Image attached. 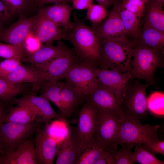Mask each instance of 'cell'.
I'll return each instance as SVG.
<instances>
[{
    "label": "cell",
    "mask_w": 164,
    "mask_h": 164,
    "mask_svg": "<svg viewBox=\"0 0 164 164\" xmlns=\"http://www.w3.org/2000/svg\"><path fill=\"white\" fill-rule=\"evenodd\" d=\"M32 86L29 83H12L0 77V100L7 105L18 96L29 92Z\"/></svg>",
    "instance_id": "26"
},
{
    "label": "cell",
    "mask_w": 164,
    "mask_h": 164,
    "mask_svg": "<svg viewBox=\"0 0 164 164\" xmlns=\"http://www.w3.org/2000/svg\"><path fill=\"white\" fill-rule=\"evenodd\" d=\"M39 124L36 121L27 124L3 123L0 128V155L14 150L30 138Z\"/></svg>",
    "instance_id": "7"
},
{
    "label": "cell",
    "mask_w": 164,
    "mask_h": 164,
    "mask_svg": "<svg viewBox=\"0 0 164 164\" xmlns=\"http://www.w3.org/2000/svg\"><path fill=\"white\" fill-rule=\"evenodd\" d=\"M44 129L40 130L34 139L38 164H52L57 152V144L49 134L47 124Z\"/></svg>",
    "instance_id": "16"
},
{
    "label": "cell",
    "mask_w": 164,
    "mask_h": 164,
    "mask_svg": "<svg viewBox=\"0 0 164 164\" xmlns=\"http://www.w3.org/2000/svg\"><path fill=\"white\" fill-rule=\"evenodd\" d=\"M9 81L15 84L29 83L32 85L29 92L36 94L40 87L45 82L36 69L32 65L21 64L11 73L5 77Z\"/></svg>",
    "instance_id": "19"
},
{
    "label": "cell",
    "mask_w": 164,
    "mask_h": 164,
    "mask_svg": "<svg viewBox=\"0 0 164 164\" xmlns=\"http://www.w3.org/2000/svg\"><path fill=\"white\" fill-rule=\"evenodd\" d=\"M73 48L43 64L33 66L45 81H57L65 79L70 70L79 61Z\"/></svg>",
    "instance_id": "10"
},
{
    "label": "cell",
    "mask_w": 164,
    "mask_h": 164,
    "mask_svg": "<svg viewBox=\"0 0 164 164\" xmlns=\"http://www.w3.org/2000/svg\"><path fill=\"white\" fill-rule=\"evenodd\" d=\"M119 3V9L124 25L125 34L131 40L136 38L139 33L142 26V21L132 13L121 7Z\"/></svg>",
    "instance_id": "29"
},
{
    "label": "cell",
    "mask_w": 164,
    "mask_h": 164,
    "mask_svg": "<svg viewBox=\"0 0 164 164\" xmlns=\"http://www.w3.org/2000/svg\"><path fill=\"white\" fill-rule=\"evenodd\" d=\"M49 101L43 97L29 92L20 98H15L12 103L24 104L30 107L36 113L35 121L39 123L46 124L53 119H63L60 113H57L53 109Z\"/></svg>",
    "instance_id": "11"
},
{
    "label": "cell",
    "mask_w": 164,
    "mask_h": 164,
    "mask_svg": "<svg viewBox=\"0 0 164 164\" xmlns=\"http://www.w3.org/2000/svg\"><path fill=\"white\" fill-rule=\"evenodd\" d=\"M98 67L95 64L79 60L67 74L65 78L66 81L86 97L92 93L97 85L96 70Z\"/></svg>",
    "instance_id": "6"
},
{
    "label": "cell",
    "mask_w": 164,
    "mask_h": 164,
    "mask_svg": "<svg viewBox=\"0 0 164 164\" xmlns=\"http://www.w3.org/2000/svg\"><path fill=\"white\" fill-rule=\"evenodd\" d=\"M35 1L39 9L47 4L53 3L68 4L71 2V0H35Z\"/></svg>",
    "instance_id": "44"
},
{
    "label": "cell",
    "mask_w": 164,
    "mask_h": 164,
    "mask_svg": "<svg viewBox=\"0 0 164 164\" xmlns=\"http://www.w3.org/2000/svg\"><path fill=\"white\" fill-rule=\"evenodd\" d=\"M121 148L116 150L114 164H133L135 162L132 149L135 145L124 144L120 145Z\"/></svg>",
    "instance_id": "35"
},
{
    "label": "cell",
    "mask_w": 164,
    "mask_h": 164,
    "mask_svg": "<svg viewBox=\"0 0 164 164\" xmlns=\"http://www.w3.org/2000/svg\"><path fill=\"white\" fill-rule=\"evenodd\" d=\"M98 4L103 7L107 10L111 6L117 2L121 3L124 0H96Z\"/></svg>",
    "instance_id": "46"
},
{
    "label": "cell",
    "mask_w": 164,
    "mask_h": 164,
    "mask_svg": "<svg viewBox=\"0 0 164 164\" xmlns=\"http://www.w3.org/2000/svg\"><path fill=\"white\" fill-rule=\"evenodd\" d=\"M0 0L13 16H32L38 9L35 0Z\"/></svg>",
    "instance_id": "28"
},
{
    "label": "cell",
    "mask_w": 164,
    "mask_h": 164,
    "mask_svg": "<svg viewBox=\"0 0 164 164\" xmlns=\"http://www.w3.org/2000/svg\"><path fill=\"white\" fill-rule=\"evenodd\" d=\"M107 10L99 4H92L88 9L86 16L84 20H89L94 28L107 16Z\"/></svg>",
    "instance_id": "34"
},
{
    "label": "cell",
    "mask_w": 164,
    "mask_h": 164,
    "mask_svg": "<svg viewBox=\"0 0 164 164\" xmlns=\"http://www.w3.org/2000/svg\"><path fill=\"white\" fill-rule=\"evenodd\" d=\"M3 23L0 22V36L3 31L2 27Z\"/></svg>",
    "instance_id": "47"
},
{
    "label": "cell",
    "mask_w": 164,
    "mask_h": 164,
    "mask_svg": "<svg viewBox=\"0 0 164 164\" xmlns=\"http://www.w3.org/2000/svg\"><path fill=\"white\" fill-rule=\"evenodd\" d=\"M32 31L42 43L51 44L55 41L67 39V31L46 16L37 13Z\"/></svg>",
    "instance_id": "15"
},
{
    "label": "cell",
    "mask_w": 164,
    "mask_h": 164,
    "mask_svg": "<svg viewBox=\"0 0 164 164\" xmlns=\"http://www.w3.org/2000/svg\"><path fill=\"white\" fill-rule=\"evenodd\" d=\"M24 47L0 42V57L5 59H14L21 60L26 57Z\"/></svg>",
    "instance_id": "32"
},
{
    "label": "cell",
    "mask_w": 164,
    "mask_h": 164,
    "mask_svg": "<svg viewBox=\"0 0 164 164\" xmlns=\"http://www.w3.org/2000/svg\"></svg>",
    "instance_id": "50"
},
{
    "label": "cell",
    "mask_w": 164,
    "mask_h": 164,
    "mask_svg": "<svg viewBox=\"0 0 164 164\" xmlns=\"http://www.w3.org/2000/svg\"><path fill=\"white\" fill-rule=\"evenodd\" d=\"M163 93L159 92H154L148 98V109L155 114H164Z\"/></svg>",
    "instance_id": "36"
},
{
    "label": "cell",
    "mask_w": 164,
    "mask_h": 164,
    "mask_svg": "<svg viewBox=\"0 0 164 164\" xmlns=\"http://www.w3.org/2000/svg\"><path fill=\"white\" fill-rule=\"evenodd\" d=\"M1 61V60H0V61Z\"/></svg>",
    "instance_id": "51"
},
{
    "label": "cell",
    "mask_w": 164,
    "mask_h": 164,
    "mask_svg": "<svg viewBox=\"0 0 164 164\" xmlns=\"http://www.w3.org/2000/svg\"><path fill=\"white\" fill-rule=\"evenodd\" d=\"M62 82L57 81H45L40 87V96L53 103L58 108L60 113L62 110L61 92Z\"/></svg>",
    "instance_id": "30"
},
{
    "label": "cell",
    "mask_w": 164,
    "mask_h": 164,
    "mask_svg": "<svg viewBox=\"0 0 164 164\" xmlns=\"http://www.w3.org/2000/svg\"><path fill=\"white\" fill-rule=\"evenodd\" d=\"M160 125L142 124L140 121L123 115L120 119L116 141L114 144H150L159 140L158 130Z\"/></svg>",
    "instance_id": "4"
},
{
    "label": "cell",
    "mask_w": 164,
    "mask_h": 164,
    "mask_svg": "<svg viewBox=\"0 0 164 164\" xmlns=\"http://www.w3.org/2000/svg\"><path fill=\"white\" fill-rule=\"evenodd\" d=\"M85 100L70 84L62 82L61 101L62 110L60 113L63 118L70 116L80 104Z\"/></svg>",
    "instance_id": "23"
},
{
    "label": "cell",
    "mask_w": 164,
    "mask_h": 164,
    "mask_svg": "<svg viewBox=\"0 0 164 164\" xmlns=\"http://www.w3.org/2000/svg\"><path fill=\"white\" fill-rule=\"evenodd\" d=\"M142 2H144L145 4L147 2L148 0H141Z\"/></svg>",
    "instance_id": "49"
},
{
    "label": "cell",
    "mask_w": 164,
    "mask_h": 164,
    "mask_svg": "<svg viewBox=\"0 0 164 164\" xmlns=\"http://www.w3.org/2000/svg\"><path fill=\"white\" fill-rule=\"evenodd\" d=\"M132 47L143 46L164 52V32L142 25L136 38L131 41Z\"/></svg>",
    "instance_id": "22"
},
{
    "label": "cell",
    "mask_w": 164,
    "mask_h": 164,
    "mask_svg": "<svg viewBox=\"0 0 164 164\" xmlns=\"http://www.w3.org/2000/svg\"><path fill=\"white\" fill-rule=\"evenodd\" d=\"M163 5L155 0H148L145 3V10L142 25L164 32Z\"/></svg>",
    "instance_id": "25"
},
{
    "label": "cell",
    "mask_w": 164,
    "mask_h": 164,
    "mask_svg": "<svg viewBox=\"0 0 164 164\" xmlns=\"http://www.w3.org/2000/svg\"><path fill=\"white\" fill-rule=\"evenodd\" d=\"M116 150L112 148L106 149L95 164H114Z\"/></svg>",
    "instance_id": "41"
},
{
    "label": "cell",
    "mask_w": 164,
    "mask_h": 164,
    "mask_svg": "<svg viewBox=\"0 0 164 164\" xmlns=\"http://www.w3.org/2000/svg\"><path fill=\"white\" fill-rule=\"evenodd\" d=\"M7 105L0 100V128L4 123L5 117L9 110L7 108Z\"/></svg>",
    "instance_id": "45"
},
{
    "label": "cell",
    "mask_w": 164,
    "mask_h": 164,
    "mask_svg": "<svg viewBox=\"0 0 164 164\" xmlns=\"http://www.w3.org/2000/svg\"><path fill=\"white\" fill-rule=\"evenodd\" d=\"M106 149L95 141L79 154L75 164H95Z\"/></svg>",
    "instance_id": "31"
},
{
    "label": "cell",
    "mask_w": 164,
    "mask_h": 164,
    "mask_svg": "<svg viewBox=\"0 0 164 164\" xmlns=\"http://www.w3.org/2000/svg\"><path fill=\"white\" fill-rule=\"evenodd\" d=\"M73 9L67 3H58L39 8L37 13L46 16L67 31L73 26L70 19Z\"/></svg>",
    "instance_id": "20"
},
{
    "label": "cell",
    "mask_w": 164,
    "mask_h": 164,
    "mask_svg": "<svg viewBox=\"0 0 164 164\" xmlns=\"http://www.w3.org/2000/svg\"><path fill=\"white\" fill-rule=\"evenodd\" d=\"M164 52L143 46L132 47L129 72L134 78L145 80L149 86L155 83L156 70L164 66Z\"/></svg>",
    "instance_id": "3"
},
{
    "label": "cell",
    "mask_w": 164,
    "mask_h": 164,
    "mask_svg": "<svg viewBox=\"0 0 164 164\" xmlns=\"http://www.w3.org/2000/svg\"><path fill=\"white\" fill-rule=\"evenodd\" d=\"M12 16L5 5L0 0V22L3 24L9 20Z\"/></svg>",
    "instance_id": "43"
},
{
    "label": "cell",
    "mask_w": 164,
    "mask_h": 164,
    "mask_svg": "<svg viewBox=\"0 0 164 164\" xmlns=\"http://www.w3.org/2000/svg\"><path fill=\"white\" fill-rule=\"evenodd\" d=\"M141 145L145 150L155 156L158 154L164 155V140L159 139L150 144H143Z\"/></svg>",
    "instance_id": "40"
},
{
    "label": "cell",
    "mask_w": 164,
    "mask_h": 164,
    "mask_svg": "<svg viewBox=\"0 0 164 164\" xmlns=\"http://www.w3.org/2000/svg\"><path fill=\"white\" fill-rule=\"evenodd\" d=\"M22 61L14 59H8L0 61V77H5L12 72L22 64Z\"/></svg>",
    "instance_id": "39"
},
{
    "label": "cell",
    "mask_w": 164,
    "mask_h": 164,
    "mask_svg": "<svg viewBox=\"0 0 164 164\" xmlns=\"http://www.w3.org/2000/svg\"><path fill=\"white\" fill-rule=\"evenodd\" d=\"M85 99L98 109L123 115L121 103L116 93L110 88L98 81L96 88Z\"/></svg>",
    "instance_id": "12"
},
{
    "label": "cell",
    "mask_w": 164,
    "mask_h": 164,
    "mask_svg": "<svg viewBox=\"0 0 164 164\" xmlns=\"http://www.w3.org/2000/svg\"><path fill=\"white\" fill-rule=\"evenodd\" d=\"M119 2H116L112 5L104 21L93 28L100 40L126 36L119 11Z\"/></svg>",
    "instance_id": "14"
},
{
    "label": "cell",
    "mask_w": 164,
    "mask_h": 164,
    "mask_svg": "<svg viewBox=\"0 0 164 164\" xmlns=\"http://www.w3.org/2000/svg\"><path fill=\"white\" fill-rule=\"evenodd\" d=\"M9 109L4 123L10 122L21 124H27L35 121L36 114L29 106L18 104Z\"/></svg>",
    "instance_id": "27"
},
{
    "label": "cell",
    "mask_w": 164,
    "mask_h": 164,
    "mask_svg": "<svg viewBox=\"0 0 164 164\" xmlns=\"http://www.w3.org/2000/svg\"><path fill=\"white\" fill-rule=\"evenodd\" d=\"M100 45L99 68L129 72L132 47L126 36L101 40Z\"/></svg>",
    "instance_id": "2"
},
{
    "label": "cell",
    "mask_w": 164,
    "mask_h": 164,
    "mask_svg": "<svg viewBox=\"0 0 164 164\" xmlns=\"http://www.w3.org/2000/svg\"><path fill=\"white\" fill-rule=\"evenodd\" d=\"M57 148L56 164H75L79 151L74 135L71 131L57 145Z\"/></svg>",
    "instance_id": "24"
},
{
    "label": "cell",
    "mask_w": 164,
    "mask_h": 164,
    "mask_svg": "<svg viewBox=\"0 0 164 164\" xmlns=\"http://www.w3.org/2000/svg\"><path fill=\"white\" fill-rule=\"evenodd\" d=\"M120 116L108 111L98 109L95 141L106 149L114 147L118 132Z\"/></svg>",
    "instance_id": "9"
},
{
    "label": "cell",
    "mask_w": 164,
    "mask_h": 164,
    "mask_svg": "<svg viewBox=\"0 0 164 164\" xmlns=\"http://www.w3.org/2000/svg\"><path fill=\"white\" fill-rule=\"evenodd\" d=\"M96 76L98 81L109 87L115 92L120 102L128 83L134 79L128 71L122 72L99 67L96 70Z\"/></svg>",
    "instance_id": "17"
},
{
    "label": "cell",
    "mask_w": 164,
    "mask_h": 164,
    "mask_svg": "<svg viewBox=\"0 0 164 164\" xmlns=\"http://www.w3.org/2000/svg\"><path fill=\"white\" fill-rule=\"evenodd\" d=\"M32 30L27 36L24 43V47L26 56L34 53L43 46L42 43L35 36Z\"/></svg>",
    "instance_id": "38"
},
{
    "label": "cell",
    "mask_w": 164,
    "mask_h": 164,
    "mask_svg": "<svg viewBox=\"0 0 164 164\" xmlns=\"http://www.w3.org/2000/svg\"><path fill=\"white\" fill-rule=\"evenodd\" d=\"M120 5L122 8L132 13L141 19L144 16L145 4L141 0H124Z\"/></svg>",
    "instance_id": "37"
},
{
    "label": "cell",
    "mask_w": 164,
    "mask_h": 164,
    "mask_svg": "<svg viewBox=\"0 0 164 164\" xmlns=\"http://www.w3.org/2000/svg\"><path fill=\"white\" fill-rule=\"evenodd\" d=\"M93 0H71L73 9L82 10L87 9L93 4Z\"/></svg>",
    "instance_id": "42"
},
{
    "label": "cell",
    "mask_w": 164,
    "mask_h": 164,
    "mask_svg": "<svg viewBox=\"0 0 164 164\" xmlns=\"http://www.w3.org/2000/svg\"><path fill=\"white\" fill-rule=\"evenodd\" d=\"M149 85L138 79L128 83L120 101L123 115L141 121L148 115L146 91Z\"/></svg>",
    "instance_id": "5"
},
{
    "label": "cell",
    "mask_w": 164,
    "mask_h": 164,
    "mask_svg": "<svg viewBox=\"0 0 164 164\" xmlns=\"http://www.w3.org/2000/svg\"><path fill=\"white\" fill-rule=\"evenodd\" d=\"M70 49L61 40H59L56 45L45 44L34 53L26 56L22 61L32 66L40 65L66 53Z\"/></svg>",
    "instance_id": "21"
},
{
    "label": "cell",
    "mask_w": 164,
    "mask_h": 164,
    "mask_svg": "<svg viewBox=\"0 0 164 164\" xmlns=\"http://www.w3.org/2000/svg\"><path fill=\"white\" fill-rule=\"evenodd\" d=\"M133 152L134 159L141 164H164V162L160 160L143 148L140 144H135Z\"/></svg>",
    "instance_id": "33"
},
{
    "label": "cell",
    "mask_w": 164,
    "mask_h": 164,
    "mask_svg": "<svg viewBox=\"0 0 164 164\" xmlns=\"http://www.w3.org/2000/svg\"><path fill=\"white\" fill-rule=\"evenodd\" d=\"M37 16V14L30 17L19 16L15 22L3 30L0 41L24 47L26 39L33 30Z\"/></svg>",
    "instance_id": "13"
},
{
    "label": "cell",
    "mask_w": 164,
    "mask_h": 164,
    "mask_svg": "<svg viewBox=\"0 0 164 164\" xmlns=\"http://www.w3.org/2000/svg\"><path fill=\"white\" fill-rule=\"evenodd\" d=\"M97 112L98 109L85 99L79 113L76 131L74 135L78 146L79 154L94 141V136Z\"/></svg>",
    "instance_id": "8"
},
{
    "label": "cell",
    "mask_w": 164,
    "mask_h": 164,
    "mask_svg": "<svg viewBox=\"0 0 164 164\" xmlns=\"http://www.w3.org/2000/svg\"><path fill=\"white\" fill-rule=\"evenodd\" d=\"M72 27L67 31V40L73 46L79 60L98 66L100 57V40L94 29L85 25L76 13L73 14Z\"/></svg>",
    "instance_id": "1"
},
{
    "label": "cell",
    "mask_w": 164,
    "mask_h": 164,
    "mask_svg": "<svg viewBox=\"0 0 164 164\" xmlns=\"http://www.w3.org/2000/svg\"><path fill=\"white\" fill-rule=\"evenodd\" d=\"M156 1L162 5H164V0H155Z\"/></svg>",
    "instance_id": "48"
},
{
    "label": "cell",
    "mask_w": 164,
    "mask_h": 164,
    "mask_svg": "<svg viewBox=\"0 0 164 164\" xmlns=\"http://www.w3.org/2000/svg\"><path fill=\"white\" fill-rule=\"evenodd\" d=\"M0 164H38L34 140L31 137L14 150L5 154L0 155Z\"/></svg>",
    "instance_id": "18"
}]
</instances>
